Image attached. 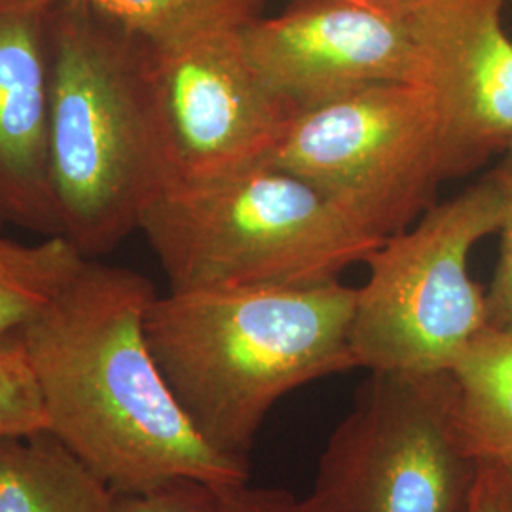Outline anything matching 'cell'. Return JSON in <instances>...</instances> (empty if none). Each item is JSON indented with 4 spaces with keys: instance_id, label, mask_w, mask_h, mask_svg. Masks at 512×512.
I'll list each match as a JSON object with an SVG mask.
<instances>
[{
    "instance_id": "obj_1",
    "label": "cell",
    "mask_w": 512,
    "mask_h": 512,
    "mask_svg": "<svg viewBox=\"0 0 512 512\" xmlns=\"http://www.w3.org/2000/svg\"><path fill=\"white\" fill-rule=\"evenodd\" d=\"M150 279L88 260L54 304L19 332L48 431L116 494L177 480L249 482V465L209 446L148 346Z\"/></svg>"
},
{
    "instance_id": "obj_2",
    "label": "cell",
    "mask_w": 512,
    "mask_h": 512,
    "mask_svg": "<svg viewBox=\"0 0 512 512\" xmlns=\"http://www.w3.org/2000/svg\"><path fill=\"white\" fill-rule=\"evenodd\" d=\"M355 298L340 281L169 291L148 310V346L200 437L247 461L279 399L359 368L349 342Z\"/></svg>"
},
{
    "instance_id": "obj_3",
    "label": "cell",
    "mask_w": 512,
    "mask_h": 512,
    "mask_svg": "<svg viewBox=\"0 0 512 512\" xmlns=\"http://www.w3.org/2000/svg\"><path fill=\"white\" fill-rule=\"evenodd\" d=\"M48 160L59 236L90 260L139 230L167 184L148 42L80 0L48 14Z\"/></svg>"
},
{
    "instance_id": "obj_4",
    "label": "cell",
    "mask_w": 512,
    "mask_h": 512,
    "mask_svg": "<svg viewBox=\"0 0 512 512\" xmlns=\"http://www.w3.org/2000/svg\"><path fill=\"white\" fill-rule=\"evenodd\" d=\"M139 230L171 291L330 283L385 241L270 162L167 184Z\"/></svg>"
},
{
    "instance_id": "obj_5",
    "label": "cell",
    "mask_w": 512,
    "mask_h": 512,
    "mask_svg": "<svg viewBox=\"0 0 512 512\" xmlns=\"http://www.w3.org/2000/svg\"><path fill=\"white\" fill-rule=\"evenodd\" d=\"M501 224L492 173L448 202L435 203L368 256L357 289L349 342L370 372L450 370L488 327L486 294L469 274V256Z\"/></svg>"
},
{
    "instance_id": "obj_6",
    "label": "cell",
    "mask_w": 512,
    "mask_h": 512,
    "mask_svg": "<svg viewBox=\"0 0 512 512\" xmlns=\"http://www.w3.org/2000/svg\"><path fill=\"white\" fill-rule=\"evenodd\" d=\"M480 461L450 370L370 372L330 435L300 512H467Z\"/></svg>"
},
{
    "instance_id": "obj_7",
    "label": "cell",
    "mask_w": 512,
    "mask_h": 512,
    "mask_svg": "<svg viewBox=\"0 0 512 512\" xmlns=\"http://www.w3.org/2000/svg\"><path fill=\"white\" fill-rule=\"evenodd\" d=\"M321 190L389 238L435 205L444 183L437 97L421 82H387L300 110L266 160Z\"/></svg>"
},
{
    "instance_id": "obj_8",
    "label": "cell",
    "mask_w": 512,
    "mask_h": 512,
    "mask_svg": "<svg viewBox=\"0 0 512 512\" xmlns=\"http://www.w3.org/2000/svg\"><path fill=\"white\" fill-rule=\"evenodd\" d=\"M147 67L167 184L266 162L298 114L256 71L243 27L148 44Z\"/></svg>"
},
{
    "instance_id": "obj_9",
    "label": "cell",
    "mask_w": 512,
    "mask_h": 512,
    "mask_svg": "<svg viewBox=\"0 0 512 512\" xmlns=\"http://www.w3.org/2000/svg\"><path fill=\"white\" fill-rule=\"evenodd\" d=\"M260 76L296 112L387 82L427 84L412 8L384 0H294L243 27Z\"/></svg>"
},
{
    "instance_id": "obj_10",
    "label": "cell",
    "mask_w": 512,
    "mask_h": 512,
    "mask_svg": "<svg viewBox=\"0 0 512 512\" xmlns=\"http://www.w3.org/2000/svg\"><path fill=\"white\" fill-rule=\"evenodd\" d=\"M507 0H423L412 8L427 86L437 97L444 181L512 148V38Z\"/></svg>"
},
{
    "instance_id": "obj_11",
    "label": "cell",
    "mask_w": 512,
    "mask_h": 512,
    "mask_svg": "<svg viewBox=\"0 0 512 512\" xmlns=\"http://www.w3.org/2000/svg\"><path fill=\"white\" fill-rule=\"evenodd\" d=\"M54 4L0 0V220L44 236L59 234L48 160Z\"/></svg>"
},
{
    "instance_id": "obj_12",
    "label": "cell",
    "mask_w": 512,
    "mask_h": 512,
    "mask_svg": "<svg viewBox=\"0 0 512 512\" xmlns=\"http://www.w3.org/2000/svg\"><path fill=\"white\" fill-rule=\"evenodd\" d=\"M116 495L50 431L0 439V512H114Z\"/></svg>"
},
{
    "instance_id": "obj_13",
    "label": "cell",
    "mask_w": 512,
    "mask_h": 512,
    "mask_svg": "<svg viewBox=\"0 0 512 512\" xmlns=\"http://www.w3.org/2000/svg\"><path fill=\"white\" fill-rule=\"evenodd\" d=\"M458 389V423L480 463L512 459V329L486 327L450 368Z\"/></svg>"
},
{
    "instance_id": "obj_14",
    "label": "cell",
    "mask_w": 512,
    "mask_h": 512,
    "mask_svg": "<svg viewBox=\"0 0 512 512\" xmlns=\"http://www.w3.org/2000/svg\"><path fill=\"white\" fill-rule=\"evenodd\" d=\"M90 258L63 236L21 243L0 234V342L48 310Z\"/></svg>"
},
{
    "instance_id": "obj_15",
    "label": "cell",
    "mask_w": 512,
    "mask_h": 512,
    "mask_svg": "<svg viewBox=\"0 0 512 512\" xmlns=\"http://www.w3.org/2000/svg\"><path fill=\"white\" fill-rule=\"evenodd\" d=\"M57 2V0H48ZM160 46L262 18L264 0H80Z\"/></svg>"
},
{
    "instance_id": "obj_16",
    "label": "cell",
    "mask_w": 512,
    "mask_h": 512,
    "mask_svg": "<svg viewBox=\"0 0 512 512\" xmlns=\"http://www.w3.org/2000/svg\"><path fill=\"white\" fill-rule=\"evenodd\" d=\"M48 431L37 380L18 336L0 342V439Z\"/></svg>"
},
{
    "instance_id": "obj_17",
    "label": "cell",
    "mask_w": 512,
    "mask_h": 512,
    "mask_svg": "<svg viewBox=\"0 0 512 512\" xmlns=\"http://www.w3.org/2000/svg\"><path fill=\"white\" fill-rule=\"evenodd\" d=\"M501 192V247L495 266L494 281L486 294L488 325L495 329H512V148L492 171Z\"/></svg>"
},
{
    "instance_id": "obj_18",
    "label": "cell",
    "mask_w": 512,
    "mask_h": 512,
    "mask_svg": "<svg viewBox=\"0 0 512 512\" xmlns=\"http://www.w3.org/2000/svg\"><path fill=\"white\" fill-rule=\"evenodd\" d=\"M213 486L177 480L147 492L118 494L114 512H211Z\"/></svg>"
},
{
    "instance_id": "obj_19",
    "label": "cell",
    "mask_w": 512,
    "mask_h": 512,
    "mask_svg": "<svg viewBox=\"0 0 512 512\" xmlns=\"http://www.w3.org/2000/svg\"><path fill=\"white\" fill-rule=\"evenodd\" d=\"M211 512H300L298 499L285 490L245 484L213 488Z\"/></svg>"
},
{
    "instance_id": "obj_20",
    "label": "cell",
    "mask_w": 512,
    "mask_h": 512,
    "mask_svg": "<svg viewBox=\"0 0 512 512\" xmlns=\"http://www.w3.org/2000/svg\"><path fill=\"white\" fill-rule=\"evenodd\" d=\"M467 512H512L511 494L499 465L480 463Z\"/></svg>"
},
{
    "instance_id": "obj_21",
    "label": "cell",
    "mask_w": 512,
    "mask_h": 512,
    "mask_svg": "<svg viewBox=\"0 0 512 512\" xmlns=\"http://www.w3.org/2000/svg\"><path fill=\"white\" fill-rule=\"evenodd\" d=\"M499 467H501V473H503L507 490H509L512 499V459L511 461H507V463H503V465H499Z\"/></svg>"
},
{
    "instance_id": "obj_22",
    "label": "cell",
    "mask_w": 512,
    "mask_h": 512,
    "mask_svg": "<svg viewBox=\"0 0 512 512\" xmlns=\"http://www.w3.org/2000/svg\"><path fill=\"white\" fill-rule=\"evenodd\" d=\"M384 2L395 4V6H401V8H414V6H418V4L423 2V0H384Z\"/></svg>"
},
{
    "instance_id": "obj_23",
    "label": "cell",
    "mask_w": 512,
    "mask_h": 512,
    "mask_svg": "<svg viewBox=\"0 0 512 512\" xmlns=\"http://www.w3.org/2000/svg\"><path fill=\"white\" fill-rule=\"evenodd\" d=\"M0 228H2V220H0Z\"/></svg>"
}]
</instances>
